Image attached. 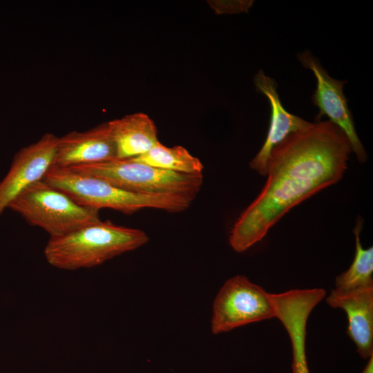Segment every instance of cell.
<instances>
[{
  "mask_svg": "<svg viewBox=\"0 0 373 373\" xmlns=\"http://www.w3.org/2000/svg\"><path fill=\"white\" fill-rule=\"evenodd\" d=\"M352 151L343 132L329 120L292 133L272 150L267 179L234 223L229 244L243 252L260 241L291 209L338 182Z\"/></svg>",
  "mask_w": 373,
  "mask_h": 373,
  "instance_id": "1",
  "label": "cell"
},
{
  "mask_svg": "<svg viewBox=\"0 0 373 373\" xmlns=\"http://www.w3.org/2000/svg\"><path fill=\"white\" fill-rule=\"evenodd\" d=\"M149 240L142 230L100 221L61 236L50 238L44 254L52 267L76 270L102 265L143 246Z\"/></svg>",
  "mask_w": 373,
  "mask_h": 373,
  "instance_id": "2",
  "label": "cell"
},
{
  "mask_svg": "<svg viewBox=\"0 0 373 373\" xmlns=\"http://www.w3.org/2000/svg\"><path fill=\"white\" fill-rule=\"evenodd\" d=\"M43 180L82 206L112 209L124 214H132L145 208L178 213L188 209L195 198L180 193H133L101 179L55 166H51Z\"/></svg>",
  "mask_w": 373,
  "mask_h": 373,
  "instance_id": "3",
  "label": "cell"
},
{
  "mask_svg": "<svg viewBox=\"0 0 373 373\" xmlns=\"http://www.w3.org/2000/svg\"><path fill=\"white\" fill-rule=\"evenodd\" d=\"M8 208L20 214L30 225L44 229L50 238L101 221L99 209L77 204L44 180L22 191Z\"/></svg>",
  "mask_w": 373,
  "mask_h": 373,
  "instance_id": "4",
  "label": "cell"
},
{
  "mask_svg": "<svg viewBox=\"0 0 373 373\" xmlns=\"http://www.w3.org/2000/svg\"><path fill=\"white\" fill-rule=\"evenodd\" d=\"M73 171L101 179L125 191L143 194L180 193L195 197L203 175L155 168L131 158L73 166Z\"/></svg>",
  "mask_w": 373,
  "mask_h": 373,
  "instance_id": "5",
  "label": "cell"
},
{
  "mask_svg": "<svg viewBox=\"0 0 373 373\" xmlns=\"http://www.w3.org/2000/svg\"><path fill=\"white\" fill-rule=\"evenodd\" d=\"M275 316L273 294L236 275L224 283L213 300L211 329L218 334Z\"/></svg>",
  "mask_w": 373,
  "mask_h": 373,
  "instance_id": "6",
  "label": "cell"
},
{
  "mask_svg": "<svg viewBox=\"0 0 373 373\" xmlns=\"http://www.w3.org/2000/svg\"><path fill=\"white\" fill-rule=\"evenodd\" d=\"M298 57L305 68L313 72L317 80L316 89L312 96L314 104L319 108L317 120L323 115L327 116L329 121L345 135L358 162H364L367 154L356 132L353 118L343 93V86L347 81L331 77L318 60L309 51L298 54Z\"/></svg>",
  "mask_w": 373,
  "mask_h": 373,
  "instance_id": "7",
  "label": "cell"
},
{
  "mask_svg": "<svg viewBox=\"0 0 373 373\" xmlns=\"http://www.w3.org/2000/svg\"><path fill=\"white\" fill-rule=\"evenodd\" d=\"M59 137L48 133L37 142L21 148L0 182V216L26 189L43 180L53 163Z\"/></svg>",
  "mask_w": 373,
  "mask_h": 373,
  "instance_id": "8",
  "label": "cell"
},
{
  "mask_svg": "<svg viewBox=\"0 0 373 373\" xmlns=\"http://www.w3.org/2000/svg\"><path fill=\"white\" fill-rule=\"evenodd\" d=\"M117 158L116 148L108 122L84 131H73L59 137L52 166H73Z\"/></svg>",
  "mask_w": 373,
  "mask_h": 373,
  "instance_id": "9",
  "label": "cell"
},
{
  "mask_svg": "<svg viewBox=\"0 0 373 373\" xmlns=\"http://www.w3.org/2000/svg\"><path fill=\"white\" fill-rule=\"evenodd\" d=\"M326 302L345 312L347 334L355 343L361 357L369 358L373 355V286L349 290L334 289Z\"/></svg>",
  "mask_w": 373,
  "mask_h": 373,
  "instance_id": "10",
  "label": "cell"
},
{
  "mask_svg": "<svg viewBox=\"0 0 373 373\" xmlns=\"http://www.w3.org/2000/svg\"><path fill=\"white\" fill-rule=\"evenodd\" d=\"M257 91L265 95L271 107L269 127L260 150L249 163V166L262 175H266L267 163L272 150L289 135L300 131L312 123L287 111L282 105L276 81L259 70L254 79Z\"/></svg>",
  "mask_w": 373,
  "mask_h": 373,
  "instance_id": "11",
  "label": "cell"
},
{
  "mask_svg": "<svg viewBox=\"0 0 373 373\" xmlns=\"http://www.w3.org/2000/svg\"><path fill=\"white\" fill-rule=\"evenodd\" d=\"M108 124L118 159L138 157L159 142L155 123L145 113L129 114Z\"/></svg>",
  "mask_w": 373,
  "mask_h": 373,
  "instance_id": "12",
  "label": "cell"
},
{
  "mask_svg": "<svg viewBox=\"0 0 373 373\" xmlns=\"http://www.w3.org/2000/svg\"><path fill=\"white\" fill-rule=\"evenodd\" d=\"M132 160L162 170L185 174L202 173L204 166L182 146L168 147L158 142L146 153Z\"/></svg>",
  "mask_w": 373,
  "mask_h": 373,
  "instance_id": "13",
  "label": "cell"
},
{
  "mask_svg": "<svg viewBox=\"0 0 373 373\" xmlns=\"http://www.w3.org/2000/svg\"><path fill=\"white\" fill-rule=\"evenodd\" d=\"M363 220L359 218L354 229L356 239V251L350 267L336 276L335 289L349 290L361 287L373 286V247H363L360 233Z\"/></svg>",
  "mask_w": 373,
  "mask_h": 373,
  "instance_id": "14",
  "label": "cell"
},
{
  "mask_svg": "<svg viewBox=\"0 0 373 373\" xmlns=\"http://www.w3.org/2000/svg\"><path fill=\"white\" fill-rule=\"evenodd\" d=\"M211 7L217 13H238L248 12L253 1H215Z\"/></svg>",
  "mask_w": 373,
  "mask_h": 373,
  "instance_id": "15",
  "label": "cell"
},
{
  "mask_svg": "<svg viewBox=\"0 0 373 373\" xmlns=\"http://www.w3.org/2000/svg\"><path fill=\"white\" fill-rule=\"evenodd\" d=\"M293 362V373H309L307 366L305 345L303 343H296L291 345Z\"/></svg>",
  "mask_w": 373,
  "mask_h": 373,
  "instance_id": "16",
  "label": "cell"
},
{
  "mask_svg": "<svg viewBox=\"0 0 373 373\" xmlns=\"http://www.w3.org/2000/svg\"><path fill=\"white\" fill-rule=\"evenodd\" d=\"M361 373H373V355L368 358V362Z\"/></svg>",
  "mask_w": 373,
  "mask_h": 373,
  "instance_id": "17",
  "label": "cell"
}]
</instances>
